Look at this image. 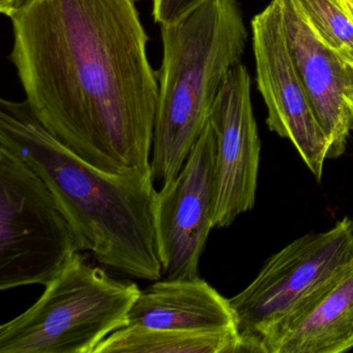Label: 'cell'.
Masks as SVG:
<instances>
[{"instance_id":"obj_17","label":"cell","mask_w":353,"mask_h":353,"mask_svg":"<svg viewBox=\"0 0 353 353\" xmlns=\"http://www.w3.org/2000/svg\"><path fill=\"white\" fill-rule=\"evenodd\" d=\"M339 3L342 6L347 14L350 16L353 20V0H339Z\"/></svg>"},{"instance_id":"obj_10","label":"cell","mask_w":353,"mask_h":353,"mask_svg":"<svg viewBox=\"0 0 353 353\" xmlns=\"http://www.w3.org/2000/svg\"><path fill=\"white\" fill-rule=\"evenodd\" d=\"M291 55L316 117L327 137L328 159L342 156L353 128L349 96L353 68L320 41L295 0H280Z\"/></svg>"},{"instance_id":"obj_18","label":"cell","mask_w":353,"mask_h":353,"mask_svg":"<svg viewBox=\"0 0 353 353\" xmlns=\"http://www.w3.org/2000/svg\"><path fill=\"white\" fill-rule=\"evenodd\" d=\"M349 102H350L351 109H352V112H353V85H352V88H351L350 96H349ZM352 131H353V128H352Z\"/></svg>"},{"instance_id":"obj_13","label":"cell","mask_w":353,"mask_h":353,"mask_svg":"<svg viewBox=\"0 0 353 353\" xmlns=\"http://www.w3.org/2000/svg\"><path fill=\"white\" fill-rule=\"evenodd\" d=\"M237 330L218 332L150 328L128 325L115 330L94 353H235L241 352Z\"/></svg>"},{"instance_id":"obj_8","label":"cell","mask_w":353,"mask_h":353,"mask_svg":"<svg viewBox=\"0 0 353 353\" xmlns=\"http://www.w3.org/2000/svg\"><path fill=\"white\" fill-rule=\"evenodd\" d=\"M216 137L208 121L173 181L157 191L154 227L167 280L200 278L199 264L212 224Z\"/></svg>"},{"instance_id":"obj_12","label":"cell","mask_w":353,"mask_h":353,"mask_svg":"<svg viewBox=\"0 0 353 353\" xmlns=\"http://www.w3.org/2000/svg\"><path fill=\"white\" fill-rule=\"evenodd\" d=\"M128 325L191 332L237 330L229 299L200 278L166 279L140 290Z\"/></svg>"},{"instance_id":"obj_2","label":"cell","mask_w":353,"mask_h":353,"mask_svg":"<svg viewBox=\"0 0 353 353\" xmlns=\"http://www.w3.org/2000/svg\"><path fill=\"white\" fill-rule=\"evenodd\" d=\"M0 145L45 181L78 252H90L101 264L130 276L162 278L152 171L114 174L88 164L41 125L26 101L1 100Z\"/></svg>"},{"instance_id":"obj_9","label":"cell","mask_w":353,"mask_h":353,"mask_svg":"<svg viewBox=\"0 0 353 353\" xmlns=\"http://www.w3.org/2000/svg\"><path fill=\"white\" fill-rule=\"evenodd\" d=\"M216 137L214 228L230 226L253 208L261 142L251 96V77L239 63L225 79L210 113Z\"/></svg>"},{"instance_id":"obj_15","label":"cell","mask_w":353,"mask_h":353,"mask_svg":"<svg viewBox=\"0 0 353 353\" xmlns=\"http://www.w3.org/2000/svg\"><path fill=\"white\" fill-rule=\"evenodd\" d=\"M206 1L208 0H154L152 17L160 26L176 23Z\"/></svg>"},{"instance_id":"obj_3","label":"cell","mask_w":353,"mask_h":353,"mask_svg":"<svg viewBox=\"0 0 353 353\" xmlns=\"http://www.w3.org/2000/svg\"><path fill=\"white\" fill-rule=\"evenodd\" d=\"M163 61L152 139V179L161 187L183 169L210 121L229 72L248 42L236 0H208L185 19L161 26Z\"/></svg>"},{"instance_id":"obj_6","label":"cell","mask_w":353,"mask_h":353,"mask_svg":"<svg viewBox=\"0 0 353 353\" xmlns=\"http://www.w3.org/2000/svg\"><path fill=\"white\" fill-rule=\"evenodd\" d=\"M353 261V220L307 233L264 263L253 282L229 299L241 341L252 351L260 334Z\"/></svg>"},{"instance_id":"obj_4","label":"cell","mask_w":353,"mask_h":353,"mask_svg":"<svg viewBox=\"0 0 353 353\" xmlns=\"http://www.w3.org/2000/svg\"><path fill=\"white\" fill-rule=\"evenodd\" d=\"M42 296L0 326V353H94L128 325L140 289L76 252Z\"/></svg>"},{"instance_id":"obj_16","label":"cell","mask_w":353,"mask_h":353,"mask_svg":"<svg viewBox=\"0 0 353 353\" xmlns=\"http://www.w3.org/2000/svg\"><path fill=\"white\" fill-rule=\"evenodd\" d=\"M32 1V0H0V12L11 19Z\"/></svg>"},{"instance_id":"obj_14","label":"cell","mask_w":353,"mask_h":353,"mask_svg":"<svg viewBox=\"0 0 353 353\" xmlns=\"http://www.w3.org/2000/svg\"><path fill=\"white\" fill-rule=\"evenodd\" d=\"M295 3L320 41L353 68V20L339 0H295Z\"/></svg>"},{"instance_id":"obj_5","label":"cell","mask_w":353,"mask_h":353,"mask_svg":"<svg viewBox=\"0 0 353 353\" xmlns=\"http://www.w3.org/2000/svg\"><path fill=\"white\" fill-rule=\"evenodd\" d=\"M76 252L69 223L45 181L0 145V289L47 286Z\"/></svg>"},{"instance_id":"obj_1","label":"cell","mask_w":353,"mask_h":353,"mask_svg":"<svg viewBox=\"0 0 353 353\" xmlns=\"http://www.w3.org/2000/svg\"><path fill=\"white\" fill-rule=\"evenodd\" d=\"M11 21L10 59L41 125L105 172L152 171L159 77L135 0H32Z\"/></svg>"},{"instance_id":"obj_7","label":"cell","mask_w":353,"mask_h":353,"mask_svg":"<svg viewBox=\"0 0 353 353\" xmlns=\"http://www.w3.org/2000/svg\"><path fill=\"white\" fill-rule=\"evenodd\" d=\"M252 32L256 81L268 109V127L293 144L320 181L330 144L295 68L280 0H272L253 18Z\"/></svg>"},{"instance_id":"obj_11","label":"cell","mask_w":353,"mask_h":353,"mask_svg":"<svg viewBox=\"0 0 353 353\" xmlns=\"http://www.w3.org/2000/svg\"><path fill=\"white\" fill-rule=\"evenodd\" d=\"M353 348V261L266 328L252 351L342 353Z\"/></svg>"}]
</instances>
